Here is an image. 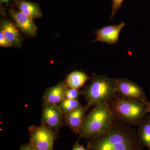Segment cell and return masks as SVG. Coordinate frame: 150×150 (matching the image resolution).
Masks as SVG:
<instances>
[{
    "mask_svg": "<svg viewBox=\"0 0 150 150\" xmlns=\"http://www.w3.org/2000/svg\"><path fill=\"white\" fill-rule=\"evenodd\" d=\"M88 150H144L137 132L129 125L115 121L108 131L88 141Z\"/></svg>",
    "mask_w": 150,
    "mask_h": 150,
    "instance_id": "cell-1",
    "label": "cell"
},
{
    "mask_svg": "<svg viewBox=\"0 0 150 150\" xmlns=\"http://www.w3.org/2000/svg\"><path fill=\"white\" fill-rule=\"evenodd\" d=\"M114 79L115 92L118 96L130 100L144 103L148 101L144 91L137 84L125 78Z\"/></svg>",
    "mask_w": 150,
    "mask_h": 150,
    "instance_id": "cell-6",
    "label": "cell"
},
{
    "mask_svg": "<svg viewBox=\"0 0 150 150\" xmlns=\"http://www.w3.org/2000/svg\"><path fill=\"white\" fill-rule=\"evenodd\" d=\"M116 122L139 127L148 113L146 103L125 99L116 94L109 103Z\"/></svg>",
    "mask_w": 150,
    "mask_h": 150,
    "instance_id": "cell-3",
    "label": "cell"
},
{
    "mask_svg": "<svg viewBox=\"0 0 150 150\" xmlns=\"http://www.w3.org/2000/svg\"><path fill=\"white\" fill-rule=\"evenodd\" d=\"M30 143L37 150H54L58 133L45 124L32 125L28 128Z\"/></svg>",
    "mask_w": 150,
    "mask_h": 150,
    "instance_id": "cell-5",
    "label": "cell"
},
{
    "mask_svg": "<svg viewBox=\"0 0 150 150\" xmlns=\"http://www.w3.org/2000/svg\"><path fill=\"white\" fill-rule=\"evenodd\" d=\"M15 4L19 10L33 19L42 16L40 7L35 3L25 0H17Z\"/></svg>",
    "mask_w": 150,
    "mask_h": 150,
    "instance_id": "cell-13",
    "label": "cell"
},
{
    "mask_svg": "<svg viewBox=\"0 0 150 150\" xmlns=\"http://www.w3.org/2000/svg\"><path fill=\"white\" fill-rule=\"evenodd\" d=\"M115 122L109 103L97 105L86 115L78 134L88 142L108 131Z\"/></svg>",
    "mask_w": 150,
    "mask_h": 150,
    "instance_id": "cell-2",
    "label": "cell"
},
{
    "mask_svg": "<svg viewBox=\"0 0 150 150\" xmlns=\"http://www.w3.org/2000/svg\"><path fill=\"white\" fill-rule=\"evenodd\" d=\"M81 92L91 107L109 103L117 94L114 78L95 74H92L91 83Z\"/></svg>",
    "mask_w": 150,
    "mask_h": 150,
    "instance_id": "cell-4",
    "label": "cell"
},
{
    "mask_svg": "<svg viewBox=\"0 0 150 150\" xmlns=\"http://www.w3.org/2000/svg\"><path fill=\"white\" fill-rule=\"evenodd\" d=\"M89 79H91V78L89 77L85 73L75 71L68 75L65 81L68 87L79 89Z\"/></svg>",
    "mask_w": 150,
    "mask_h": 150,
    "instance_id": "cell-15",
    "label": "cell"
},
{
    "mask_svg": "<svg viewBox=\"0 0 150 150\" xmlns=\"http://www.w3.org/2000/svg\"><path fill=\"white\" fill-rule=\"evenodd\" d=\"M13 45L7 39L4 34L0 31V46L1 47H9Z\"/></svg>",
    "mask_w": 150,
    "mask_h": 150,
    "instance_id": "cell-19",
    "label": "cell"
},
{
    "mask_svg": "<svg viewBox=\"0 0 150 150\" xmlns=\"http://www.w3.org/2000/svg\"><path fill=\"white\" fill-rule=\"evenodd\" d=\"M124 0H112V11L110 16V20L112 21L117 11L121 8Z\"/></svg>",
    "mask_w": 150,
    "mask_h": 150,
    "instance_id": "cell-18",
    "label": "cell"
},
{
    "mask_svg": "<svg viewBox=\"0 0 150 150\" xmlns=\"http://www.w3.org/2000/svg\"><path fill=\"white\" fill-rule=\"evenodd\" d=\"M80 138L75 142L73 146L72 150H88L84 147L83 145H80L79 143Z\"/></svg>",
    "mask_w": 150,
    "mask_h": 150,
    "instance_id": "cell-20",
    "label": "cell"
},
{
    "mask_svg": "<svg viewBox=\"0 0 150 150\" xmlns=\"http://www.w3.org/2000/svg\"><path fill=\"white\" fill-rule=\"evenodd\" d=\"M10 1V0H1V2L5 3V4H8Z\"/></svg>",
    "mask_w": 150,
    "mask_h": 150,
    "instance_id": "cell-23",
    "label": "cell"
},
{
    "mask_svg": "<svg viewBox=\"0 0 150 150\" xmlns=\"http://www.w3.org/2000/svg\"><path fill=\"white\" fill-rule=\"evenodd\" d=\"M19 150H37L28 142V144H23L21 146Z\"/></svg>",
    "mask_w": 150,
    "mask_h": 150,
    "instance_id": "cell-21",
    "label": "cell"
},
{
    "mask_svg": "<svg viewBox=\"0 0 150 150\" xmlns=\"http://www.w3.org/2000/svg\"><path fill=\"white\" fill-rule=\"evenodd\" d=\"M140 144L150 150V115L145 117L137 132Z\"/></svg>",
    "mask_w": 150,
    "mask_h": 150,
    "instance_id": "cell-14",
    "label": "cell"
},
{
    "mask_svg": "<svg viewBox=\"0 0 150 150\" xmlns=\"http://www.w3.org/2000/svg\"><path fill=\"white\" fill-rule=\"evenodd\" d=\"M59 108L63 114L70 112L81 106L79 100L65 99L59 103Z\"/></svg>",
    "mask_w": 150,
    "mask_h": 150,
    "instance_id": "cell-16",
    "label": "cell"
},
{
    "mask_svg": "<svg viewBox=\"0 0 150 150\" xmlns=\"http://www.w3.org/2000/svg\"><path fill=\"white\" fill-rule=\"evenodd\" d=\"M81 95V92L79 91V89L68 87L65 93V99L79 100V97Z\"/></svg>",
    "mask_w": 150,
    "mask_h": 150,
    "instance_id": "cell-17",
    "label": "cell"
},
{
    "mask_svg": "<svg viewBox=\"0 0 150 150\" xmlns=\"http://www.w3.org/2000/svg\"><path fill=\"white\" fill-rule=\"evenodd\" d=\"M146 103L147 106L148 112L150 113V100L149 101H147Z\"/></svg>",
    "mask_w": 150,
    "mask_h": 150,
    "instance_id": "cell-22",
    "label": "cell"
},
{
    "mask_svg": "<svg viewBox=\"0 0 150 150\" xmlns=\"http://www.w3.org/2000/svg\"><path fill=\"white\" fill-rule=\"evenodd\" d=\"M1 31L13 46H21L22 38L16 26L12 22L4 20L1 23Z\"/></svg>",
    "mask_w": 150,
    "mask_h": 150,
    "instance_id": "cell-12",
    "label": "cell"
},
{
    "mask_svg": "<svg viewBox=\"0 0 150 150\" xmlns=\"http://www.w3.org/2000/svg\"><path fill=\"white\" fill-rule=\"evenodd\" d=\"M126 25V23L122 22L117 25H108L98 30L95 31L96 38L93 42L99 41L110 45L116 44L121 30Z\"/></svg>",
    "mask_w": 150,
    "mask_h": 150,
    "instance_id": "cell-9",
    "label": "cell"
},
{
    "mask_svg": "<svg viewBox=\"0 0 150 150\" xmlns=\"http://www.w3.org/2000/svg\"><path fill=\"white\" fill-rule=\"evenodd\" d=\"M41 123L56 132L64 125V114L58 105L43 103Z\"/></svg>",
    "mask_w": 150,
    "mask_h": 150,
    "instance_id": "cell-7",
    "label": "cell"
},
{
    "mask_svg": "<svg viewBox=\"0 0 150 150\" xmlns=\"http://www.w3.org/2000/svg\"><path fill=\"white\" fill-rule=\"evenodd\" d=\"M10 15L15 22L17 26L26 35L30 36L35 35L37 28L33 19L19 10L11 9Z\"/></svg>",
    "mask_w": 150,
    "mask_h": 150,
    "instance_id": "cell-10",
    "label": "cell"
},
{
    "mask_svg": "<svg viewBox=\"0 0 150 150\" xmlns=\"http://www.w3.org/2000/svg\"><path fill=\"white\" fill-rule=\"evenodd\" d=\"M90 106L87 103L84 106L64 114V124L75 134H78L85 117L86 112Z\"/></svg>",
    "mask_w": 150,
    "mask_h": 150,
    "instance_id": "cell-8",
    "label": "cell"
},
{
    "mask_svg": "<svg viewBox=\"0 0 150 150\" xmlns=\"http://www.w3.org/2000/svg\"><path fill=\"white\" fill-rule=\"evenodd\" d=\"M68 87L65 80L54 86L46 89L42 97L43 103L59 104L65 99V93Z\"/></svg>",
    "mask_w": 150,
    "mask_h": 150,
    "instance_id": "cell-11",
    "label": "cell"
}]
</instances>
